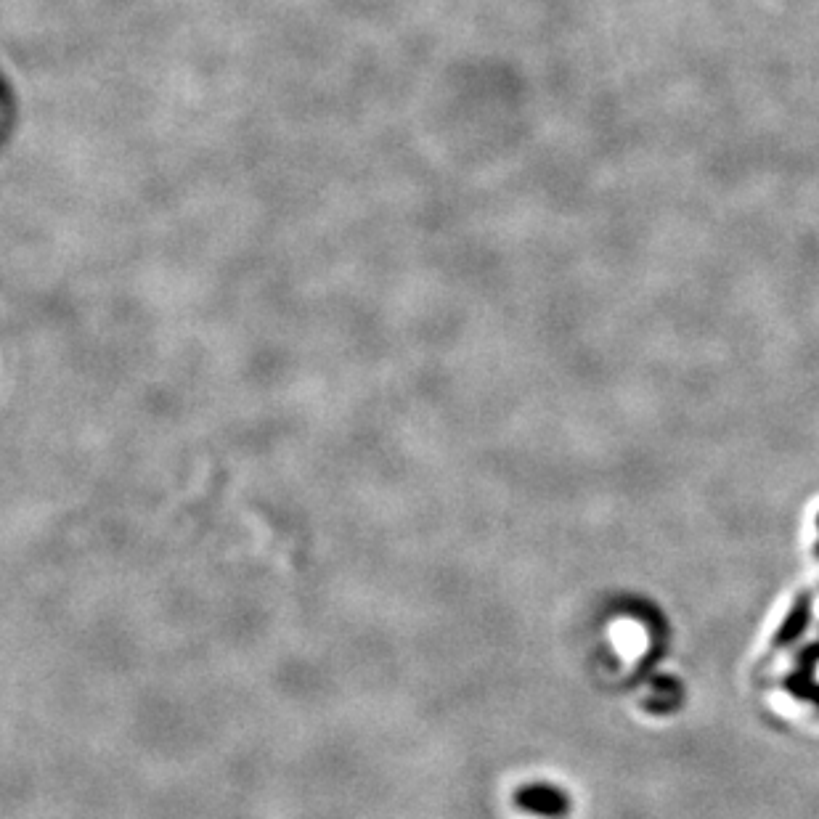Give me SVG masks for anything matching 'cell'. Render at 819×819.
Here are the masks:
<instances>
[{
	"mask_svg": "<svg viewBox=\"0 0 819 819\" xmlns=\"http://www.w3.org/2000/svg\"><path fill=\"white\" fill-rule=\"evenodd\" d=\"M520 806L525 812L541 814V817H562L568 812V801L560 790L552 788H528L520 793Z\"/></svg>",
	"mask_w": 819,
	"mask_h": 819,
	"instance_id": "cell-1",
	"label": "cell"
},
{
	"mask_svg": "<svg viewBox=\"0 0 819 819\" xmlns=\"http://www.w3.org/2000/svg\"><path fill=\"white\" fill-rule=\"evenodd\" d=\"M809 621H812V597H806L804 594V597H798L793 610L788 613V618L782 621L780 631H777V637H774V645L782 647L790 645V642H796V639L806 631Z\"/></svg>",
	"mask_w": 819,
	"mask_h": 819,
	"instance_id": "cell-2",
	"label": "cell"
},
{
	"mask_svg": "<svg viewBox=\"0 0 819 819\" xmlns=\"http://www.w3.org/2000/svg\"><path fill=\"white\" fill-rule=\"evenodd\" d=\"M817 554H819V544H817Z\"/></svg>",
	"mask_w": 819,
	"mask_h": 819,
	"instance_id": "cell-3",
	"label": "cell"
}]
</instances>
